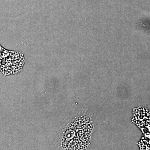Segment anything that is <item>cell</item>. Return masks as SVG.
Returning <instances> with one entry per match:
<instances>
[{"instance_id":"cell-1","label":"cell","mask_w":150,"mask_h":150,"mask_svg":"<svg viewBox=\"0 0 150 150\" xmlns=\"http://www.w3.org/2000/svg\"><path fill=\"white\" fill-rule=\"evenodd\" d=\"M92 123L88 117L76 118L65 131L62 146L66 150H83L89 144Z\"/></svg>"},{"instance_id":"cell-2","label":"cell","mask_w":150,"mask_h":150,"mask_svg":"<svg viewBox=\"0 0 150 150\" xmlns=\"http://www.w3.org/2000/svg\"><path fill=\"white\" fill-rule=\"evenodd\" d=\"M23 65V59L19 54L5 50L0 46V72L4 74H16Z\"/></svg>"}]
</instances>
